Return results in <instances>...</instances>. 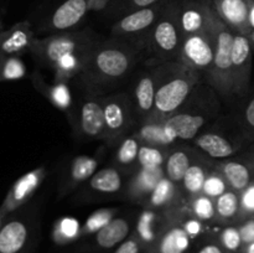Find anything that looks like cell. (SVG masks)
<instances>
[{
	"label": "cell",
	"mask_w": 254,
	"mask_h": 253,
	"mask_svg": "<svg viewBox=\"0 0 254 253\" xmlns=\"http://www.w3.org/2000/svg\"><path fill=\"white\" fill-rule=\"evenodd\" d=\"M6 216L7 215H5V213L0 210V228H1L2 225H4V220L6 218Z\"/></svg>",
	"instance_id": "cell-51"
},
{
	"label": "cell",
	"mask_w": 254,
	"mask_h": 253,
	"mask_svg": "<svg viewBox=\"0 0 254 253\" xmlns=\"http://www.w3.org/2000/svg\"><path fill=\"white\" fill-rule=\"evenodd\" d=\"M130 223L127 218L114 217L96 233V242L102 248H112L123 242L129 235Z\"/></svg>",
	"instance_id": "cell-30"
},
{
	"label": "cell",
	"mask_w": 254,
	"mask_h": 253,
	"mask_svg": "<svg viewBox=\"0 0 254 253\" xmlns=\"http://www.w3.org/2000/svg\"><path fill=\"white\" fill-rule=\"evenodd\" d=\"M176 210H179V208H176ZM174 211L175 210L158 211L145 208L140 213L138 222H136V233H138L139 240L146 243L155 241L159 227L164 225V221L168 220V216Z\"/></svg>",
	"instance_id": "cell-29"
},
{
	"label": "cell",
	"mask_w": 254,
	"mask_h": 253,
	"mask_svg": "<svg viewBox=\"0 0 254 253\" xmlns=\"http://www.w3.org/2000/svg\"><path fill=\"white\" fill-rule=\"evenodd\" d=\"M243 118L247 126L254 130V98L251 99L246 106L245 112H243Z\"/></svg>",
	"instance_id": "cell-45"
},
{
	"label": "cell",
	"mask_w": 254,
	"mask_h": 253,
	"mask_svg": "<svg viewBox=\"0 0 254 253\" xmlns=\"http://www.w3.org/2000/svg\"><path fill=\"white\" fill-rule=\"evenodd\" d=\"M215 40L211 30L184 37L180 62L206 78L210 74L215 60Z\"/></svg>",
	"instance_id": "cell-8"
},
{
	"label": "cell",
	"mask_w": 254,
	"mask_h": 253,
	"mask_svg": "<svg viewBox=\"0 0 254 253\" xmlns=\"http://www.w3.org/2000/svg\"><path fill=\"white\" fill-rule=\"evenodd\" d=\"M169 149L141 143L138 154V168H164Z\"/></svg>",
	"instance_id": "cell-34"
},
{
	"label": "cell",
	"mask_w": 254,
	"mask_h": 253,
	"mask_svg": "<svg viewBox=\"0 0 254 253\" xmlns=\"http://www.w3.org/2000/svg\"><path fill=\"white\" fill-rule=\"evenodd\" d=\"M212 6L220 19L236 34L248 36L252 32L250 25L248 0H212Z\"/></svg>",
	"instance_id": "cell-13"
},
{
	"label": "cell",
	"mask_w": 254,
	"mask_h": 253,
	"mask_svg": "<svg viewBox=\"0 0 254 253\" xmlns=\"http://www.w3.org/2000/svg\"><path fill=\"white\" fill-rule=\"evenodd\" d=\"M208 29L215 40V60L207 81L223 98L235 96L233 93L232 69H231V51H232L235 32L220 19L212 4L207 1Z\"/></svg>",
	"instance_id": "cell-4"
},
{
	"label": "cell",
	"mask_w": 254,
	"mask_h": 253,
	"mask_svg": "<svg viewBox=\"0 0 254 253\" xmlns=\"http://www.w3.org/2000/svg\"><path fill=\"white\" fill-rule=\"evenodd\" d=\"M45 178H46L45 166H40V168L34 169V170L20 176L7 191L6 196L0 206V210L5 215H10L17 208L21 207L22 205H25L36 192L37 189L41 186Z\"/></svg>",
	"instance_id": "cell-11"
},
{
	"label": "cell",
	"mask_w": 254,
	"mask_h": 253,
	"mask_svg": "<svg viewBox=\"0 0 254 253\" xmlns=\"http://www.w3.org/2000/svg\"><path fill=\"white\" fill-rule=\"evenodd\" d=\"M200 1H201V0H200Z\"/></svg>",
	"instance_id": "cell-54"
},
{
	"label": "cell",
	"mask_w": 254,
	"mask_h": 253,
	"mask_svg": "<svg viewBox=\"0 0 254 253\" xmlns=\"http://www.w3.org/2000/svg\"><path fill=\"white\" fill-rule=\"evenodd\" d=\"M245 253H254V241L253 242L248 243V245H246Z\"/></svg>",
	"instance_id": "cell-50"
},
{
	"label": "cell",
	"mask_w": 254,
	"mask_h": 253,
	"mask_svg": "<svg viewBox=\"0 0 254 253\" xmlns=\"http://www.w3.org/2000/svg\"><path fill=\"white\" fill-rule=\"evenodd\" d=\"M32 83L35 88L44 94L56 108L62 111L68 116L71 122L73 121V98H72L71 89L67 82L55 81V83L50 84L42 78L39 72H35L31 76Z\"/></svg>",
	"instance_id": "cell-18"
},
{
	"label": "cell",
	"mask_w": 254,
	"mask_h": 253,
	"mask_svg": "<svg viewBox=\"0 0 254 253\" xmlns=\"http://www.w3.org/2000/svg\"><path fill=\"white\" fill-rule=\"evenodd\" d=\"M165 6L163 2L154 6L131 10L113 25L112 32L114 37L129 42L135 49L146 46L149 34Z\"/></svg>",
	"instance_id": "cell-6"
},
{
	"label": "cell",
	"mask_w": 254,
	"mask_h": 253,
	"mask_svg": "<svg viewBox=\"0 0 254 253\" xmlns=\"http://www.w3.org/2000/svg\"><path fill=\"white\" fill-rule=\"evenodd\" d=\"M184 193L178 184L164 176L155 186L143 205L145 208L158 211H170L180 208V201Z\"/></svg>",
	"instance_id": "cell-19"
},
{
	"label": "cell",
	"mask_w": 254,
	"mask_h": 253,
	"mask_svg": "<svg viewBox=\"0 0 254 253\" xmlns=\"http://www.w3.org/2000/svg\"><path fill=\"white\" fill-rule=\"evenodd\" d=\"M97 41L91 31L57 32L35 39L30 52L42 66L54 71L55 81L68 82L81 74Z\"/></svg>",
	"instance_id": "cell-1"
},
{
	"label": "cell",
	"mask_w": 254,
	"mask_h": 253,
	"mask_svg": "<svg viewBox=\"0 0 254 253\" xmlns=\"http://www.w3.org/2000/svg\"><path fill=\"white\" fill-rule=\"evenodd\" d=\"M89 11V0H64L55 9L49 21V29L66 32L79 24Z\"/></svg>",
	"instance_id": "cell-15"
},
{
	"label": "cell",
	"mask_w": 254,
	"mask_h": 253,
	"mask_svg": "<svg viewBox=\"0 0 254 253\" xmlns=\"http://www.w3.org/2000/svg\"><path fill=\"white\" fill-rule=\"evenodd\" d=\"M99 166V159L91 155H78L69 163L67 173L61 185V195L71 192L72 190L89 180Z\"/></svg>",
	"instance_id": "cell-20"
},
{
	"label": "cell",
	"mask_w": 254,
	"mask_h": 253,
	"mask_svg": "<svg viewBox=\"0 0 254 253\" xmlns=\"http://www.w3.org/2000/svg\"><path fill=\"white\" fill-rule=\"evenodd\" d=\"M104 121H106V140L118 143L136 118L129 94L116 93L102 97Z\"/></svg>",
	"instance_id": "cell-7"
},
{
	"label": "cell",
	"mask_w": 254,
	"mask_h": 253,
	"mask_svg": "<svg viewBox=\"0 0 254 253\" xmlns=\"http://www.w3.org/2000/svg\"><path fill=\"white\" fill-rule=\"evenodd\" d=\"M216 169L223 175L231 190L242 192L254 181V158L248 160L242 159H226L216 164Z\"/></svg>",
	"instance_id": "cell-17"
},
{
	"label": "cell",
	"mask_w": 254,
	"mask_h": 253,
	"mask_svg": "<svg viewBox=\"0 0 254 253\" xmlns=\"http://www.w3.org/2000/svg\"><path fill=\"white\" fill-rule=\"evenodd\" d=\"M241 200V218L246 220L254 216V181L248 188H246L242 192H240Z\"/></svg>",
	"instance_id": "cell-41"
},
{
	"label": "cell",
	"mask_w": 254,
	"mask_h": 253,
	"mask_svg": "<svg viewBox=\"0 0 254 253\" xmlns=\"http://www.w3.org/2000/svg\"><path fill=\"white\" fill-rule=\"evenodd\" d=\"M240 232H241V237H242L243 243L248 245V243L253 242L254 241V216L252 217H248L246 220L242 221L240 226Z\"/></svg>",
	"instance_id": "cell-42"
},
{
	"label": "cell",
	"mask_w": 254,
	"mask_h": 253,
	"mask_svg": "<svg viewBox=\"0 0 254 253\" xmlns=\"http://www.w3.org/2000/svg\"><path fill=\"white\" fill-rule=\"evenodd\" d=\"M160 67L154 111L146 121H164L180 111L200 79L197 72L181 62H168Z\"/></svg>",
	"instance_id": "cell-3"
},
{
	"label": "cell",
	"mask_w": 254,
	"mask_h": 253,
	"mask_svg": "<svg viewBox=\"0 0 254 253\" xmlns=\"http://www.w3.org/2000/svg\"><path fill=\"white\" fill-rule=\"evenodd\" d=\"M198 253H223L222 250L218 247L217 245H213V243H208V245L203 246Z\"/></svg>",
	"instance_id": "cell-48"
},
{
	"label": "cell",
	"mask_w": 254,
	"mask_h": 253,
	"mask_svg": "<svg viewBox=\"0 0 254 253\" xmlns=\"http://www.w3.org/2000/svg\"><path fill=\"white\" fill-rule=\"evenodd\" d=\"M183 226L190 237H196V236L200 235L201 230H202V221H200L196 217L189 218L188 221L184 222Z\"/></svg>",
	"instance_id": "cell-43"
},
{
	"label": "cell",
	"mask_w": 254,
	"mask_h": 253,
	"mask_svg": "<svg viewBox=\"0 0 254 253\" xmlns=\"http://www.w3.org/2000/svg\"><path fill=\"white\" fill-rule=\"evenodd\" d=\"M2 30V24H1V19H0V31Z\"/></svg>",
	"instance_id": "cell-53"
},
{
	"label": "cell",
	"mask_w": 254,
	"mask_h": 253,
	"mask_svg": "<svg viewBox=\"0 0 254 253\" xmlns=\"http://www.w3.org/2000/svg\"><path fill=\"white\" fill-rule=\"evenodd\" d=\"M161 67L160 64L153 67L151 69L139 74L134 82L133 92H131V103H133L134 113L140 122L146 121L151 116L155 104V96L158 92L159 82H160Z\"/></svg>",
	"instance_id": "cell-10"
},
{
	"label": "cell",
	"mask_w": 254,
	"mask_h": 253,
	"mask_svg": "<svg viewBox=\"0 0 254 253\" xmlns=\"http://www.w3.org/2000/svg\"><path fill=\"white\" fill-rule=\"evenodd\" d=\"M89 189L102 195H113L123 188V171L118 168H103L89 179Z\"/></svg>",
	"instance_id": "cell-28"
},
{
	"label": "cell",
	"mask_w": 254,
	"mask_h": 253,
	"mask_svg": "<svg viewBox=\"0 0 254 253\" xmlns=\"http://www.w3.org/2000/svg\"><path fill=\"white\" fill-rule=\"evenodd\" d=\"M227 190H230V186H228L227 181L223 178L222 174H221L217 169L211 170L207 179H206L205 185H203V195L208 196V197H211L212 200H216V198L220 197L221 195H223Z\"/></svg>",
	"instance_id": "cell-38"
},
{
	"label": "cell",
	"mask_w": 254,
	"mask_h": 253,
	"mask_svg": "<svg viewBox=\"0 0 254 253\" xmlns=\"http://www.w3.org/2000/svg\"><path fill=\"white\" fill-rule=\"evenodd\" d=\"M183 41L184 35L179 24L178 5L170 2L151 29L145 47L159 64L180 62Z\"/></svg>",
	"instance_id": "cell-5"
},
{
	"label": "cell",
	"mask_w": 254,
	"mask_h": 253,
	"mask_svg": "<svg viewBox=\"0 0 254 253\" xmlns=\"http://www.w3.org/2000/svg\"><path fill=\"white\" fill-rule=\"evenodd\" d=\"M131 10L143 9V7L154 6V5L163 4L164 0H129Z\"/></svg>",
	"instance_id": "cell-46"
},
{
	"label": "cell",
	"mask_w": 254,
	"mask_h": 253,
	"mask_svg": "<svg viewBox=\"0 0 254 253\" xmlns=\"http://www.w3.org/2000/svg\"><path fill=\"white\" fill-rule=\"evenodd\" d=\"M178 16L184 37L207 30V0H184L178 5Z\"/></svg>",
	"instance_id": "cell-16"
},
{
	"label": "cell",
	"mask_w": 254,
	"mask_h": 253,
	"mask_svg": "<svg viewBox=\"0 0 254 253\" xmlns=\"http://www.w3.org/2000/svg\"><path fill=\"white\" fill-rule=\"evenodd\" d=\"M29 237L27 225L20 218L6 221L0 228V253H19Z\"/></svg>",
	"instance_id": "cell-26"
},
{
	"label": "cell",
	"mask_w": 254,
	"mask_h": 253,
	"mask_svg": "<svg viewBox=\"0 0 254 253\" xmlns=\"http://www.w3.org/2000/svg\"><path fill=\"white\" fill-rule=\"evenodd\" d=\"M169 128L180 140H193L206 123V116L188 111H178L165 119Z\"/></svg>",
	"instance_id": "cell-22"
},
{
	"label": "cell",
	"mask_w": 254,
	"mask_h": 253,
	"mask_svg": "<svg viewBox=\"0 0 254 253\" xmlns=\"http://www.w3.org/2000/svg\"><path fill=\"white\" fill-rule=\"evenodd\" d=\"M216 217L225 222L236 221L241 218L240 193L233 190H227L223 195L215 200Z\"/></svg>",
	"instance_id": "cell-33"
},
{
	"label": "cell",
	"mask_w": 254,
	"mask_h": 253,
	"mask_svg": "<svg viewBox=\"0 0 254 253\" xmlns=\"http://www.w3.org/2000/svg\"><path fill=\"white\" fill-rule=\"evenodd\" d=\"M248 6H250V14H248V17H250V25L252 31L254 30V0H248Z\"/></svg>",
	"instance_id": "cell-49"
},
{
	"label": "cell",
	"mask_w": 254,
	"mask_h": 253,
	"mask_svg": "<svg viewBox=\"0 0 254 253\" xmlns=\"http://www.w3.org/2000/svg\"><path fill=\"white\" fill-rule=\"evenodd\" d=\"M221 242H222L225 250L230 251V252H237L245 245L242 237H241L240 228L235 227V226H228V227L223 228L222 233H221Z\"/></svg>",
	"instance_id": "cell-40"
},
{
	"label": "cell",
	"mask_w": 254,
	"mask_h": 253,
	"mask_svg": "<svg viewBox=\"0 0 254 253\" xmlns=\"http://www.w3.org/2000/svg\"><path fill=\"white\" fill-rule=\"evenodd\" d=\"M197 158L195 150L184 146H174L169 149L168 158L164 164L165 176L173 183L180 185L186 171Z\"/></svg>",
	"instance_id": "cell-25"
},
{
	"label": "cell",
	"mask_w": 254,
	"mask_h": 253,
	"mask_svg": "<svg viewBox=\"0 0 254 253\" xmlns=\"http://www.w3.org/2000/svg\"><path fill=\"white\" fill-rule=\"evenodd\" d=\"M193 145L208 158L218 159V160L230 159L238 150V146H236L230 139L218 133L198 134L193 139Z\"/></svg>",
	"instance_id": "cell-24"
},
{
	"label": "cell",
	"mask_w": 254,
	"mask_h": 253,
	"mask_svg": "<svg viewBox=\"0 0 254 253\" xmlns=\"http://www.w3.org/2000/svg\"><path fill=\"white\" fill-rule=\"evenodd\" d=\"M26 74V66L19 56L0 55V82L21 79Z\"/></svg>",
	"instance_id": "cell-35"
},
{
	"label": "cell",
	"mask_w": 254,
	"mask_h": 253,
	"mask_svg": "<svg viewBox=\"0 0 254 253\" xmlns=\"http://www.w3.org/2000/svg\"><path fill=\"white\" fill-rule=\"evenodd\" d=\"M109 0H89V10H102L108 5Z\"/></svg>",
	"instance_id": "cell-47"
},
{
	"label": "cell",
	"mask_w": 254,
	"mask_h": 253,
	"mask_svg": "<svg viewBox=\"0 0 254 253\" xmlns=\"http://www.w3.org/2000/svg\"><path fill=\"white\" fill-rule=\"evenodd\" d=\"M82 232L81 225L78 221L73 217H62L60 218L59 222L55 226V238L59 242H67V241L74 240L78 237L79 233Z\"/></svg>",
	"instance_id": "cell-37"
},
{
	"label": "cell",
	"mask_w": 254,
	"mask_h": 253,
	"mask_svg": "<svg viewBox=\"0 0 254 253\" xmlns=\"http://www.w3.org/2000/svg\"><path fill=\"white\" fill-rule=\"evenodd\" d=\"M31 25L27 21L17 22L9 30L0 31V55L1 56H20L31 50L35 41Z\"/></svg>",
	"instance_id": "cell-14"
},
{
	"label": "cell",
	"mask_w": 254,
	"mask_h": 253,
	"mask_svg": "<svg viewBox=\"0 0 254 253\" xmlns=\"http://www.w3.org/2000/svg\"><path fill=\"white\" fill-rule=\"evenodd\" d=\"M248 39L251 40V44H252V46H253V49H254V30L252 32H251L250 35H248Z\"/></svg>",
	"instance_id": "cell-52"
},
{
	"label": "cell",
	"mask_w": 254,
	"mask_h": 253,
	"mask_svg": "<svg viewBox=\"0 0 254 253\" xmlns=\"http://www.w3.org/2000/svg\"><path fill=\"white\" fill-rule=\"evenodd\" d=\"M252 50L253 46L248 36L235 32L231 51V69L235 96H243L250 86L252 73Z\"/></svg>",
	"instance_id": "cell-9"
},
{
	"label": "cell",
	"mask_w": 254,
	"mask_h": 253,
	"mask_svg": "<svg viewBox=\"0 0 254 253\" xmlns=\"http://www.w3.org/2000/svg\"><path fill=\"white\" fill-rule=\"evenodd\" d=\"M114 213H116V210H113V208H103V210L96 211L87 218L86 223L82 227V231L87 233H97L109 221L113 220Z\"/></svg>",
	"instance_id": "cell-39"
},
{
	"label": "cell",
	"mask_w": 254,
	"mask_h": 253,
	"mask_svg": "<svg viewBox=\"0 0 254 253\" xmlns=\"http://www.w3.org/2000/svg\"><path fill=\"white\" fill-rule=\"evenodd\" d=\"M190 208L193 216L202 222H207V221H212L216 218L215 200L203 193L191 198Z\"/></svg>",
	"instance_id": "cell-36"
},
{
	"label": "cell",
	"mask_w": 254,
	"mask_h": 253,
	"mask_svg": "<svg viewBox=\"0 0 254 253\" xmlns=\"http://www.w3.org/2000/svg\"><path fill=\"white\" fill-rule=\"evenodd\" d=\"M190 247V236L183 225L166 228L159 240V253H185Z\"/></svg>",
	"instance_id": "cell-32"
},
{
	"label": "cell",
	"mask_w": 254,
	"mask_h": 253,
	"mask_svg": "<svg viewBox=\"0 0 254 253\" xmlns=\"http://www.w3.org/2000/svg\"><path fill=\"white\" fill-rule=\"evenodd\" d=\"M211 169L208 163L200 156H197L195 161L191 164L180 184L181 191L184 196L189 198V201L202 193L203 185Z\"/></svg>",
	"instance_id": "cell-27"
},
{
	"label": "cell",
	"mask_w": 254,
	"mask_h": 253,
	"mask_svg": "<svg viewBox=\"0 0 254 253\" xmlns=\"http://www.w3.org/2000/svg\"><path fill=\"white\" fill-rule=\"evenodd\" d=\"M134 135L143 144L161 146V148L170 149L176 141L175 134L173 133L169 126L164 121H144L134 131Z\"/></svg>",
	"instance_id": "cell-23"
},
{
	"label": "cell",
	"mask_w": 254,
	"mask_h": 253,
	"mask_svg": "<svg viewBox=\"0 0 254 253\" xmlns=\"http://www.w3.org/2000/svg\"><path fill=\"white\" fill-rule=\"evenodd\" d=\"M136 60V49L129 42L117 37L106 41L98 40L78 77L89 91L97 93L127 78Z\"/></svg>",
	"instance_id": "cell-2"
},
{
	"label": "cell",
	"mask_w": 254,
	"mask_h": 253,
	"mask_svg": "<svg viewBox=\"0 0 254 253\" xmlns=\"http://www.w3.org/2000/svg\"><path fill=\"white\" fill-rule=\"evenodd\" d=\"M139 242L135 238H130L128 241H124L121 246L118 247V250L116 251V253H139Z\"/></svg>",
	"instance_id": "cell-44"
},
{
	"label": "cell",
	"mask_w": 254,
	"mask_h": 253,
	"mask_svg": "<svg viewBox=\"0 0 254 253\" xmlns=\"http://www.w3.org/2000/svg\"><path fill=\"white\" fill-rule=\"evenodd\" d=\"M140 146L141 141L134 134L122 138L114 154L116 168L123 173H127L129 169H133L134 166L138 165V154Z\"/></svg>",
	"instance_id": "cell-31"
},
{
	"label": "cell",
	"mask_w": 254,
	"mask_h": 253,
	"mask_svg": "<svg viewBox=\"0 0 254 253\" xmlns=\"http://www.w3.org/2000/svg\"><path fill=\"white\" fill-rule=\"evenodd\" d=\"M164 176V168H138L128 185V197L143 203Z\"/></svg>",
	"instance_id": "cell-21"
},
{
	"label": "cell",
	"mask_w": 254,
	"mask_h": 253,
	"mask_svg": "<svg viewBox=\"0 0 254 253\" xmlns=\"http://www.w3.org/2000/svg\"><path fill=\"white\" fill-rule=\"evenodd\" d=\"M77 129L79 134L88 140L106 138V121L102 97L88 96L82 102L77 117Z\"/></svg>",
	"instance_id": "cell-12"
}]
</instances>
